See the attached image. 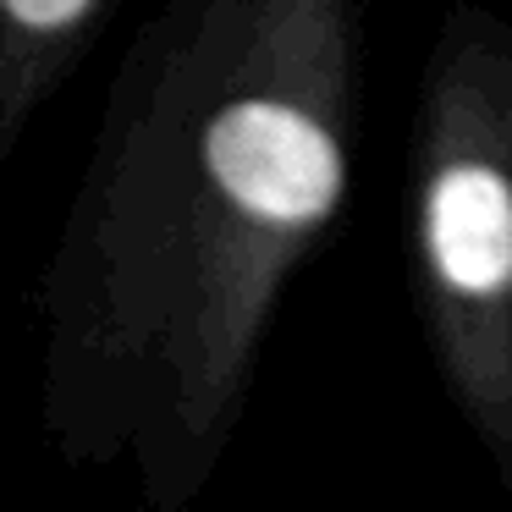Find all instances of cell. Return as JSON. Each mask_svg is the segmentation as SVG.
<instances>
[{
	"mask_svg": "<svg viewBox=\"0 0 512 512\" xmlns=\"http://www.w3.org/2000/svg\"><path fill=\"white\" fill-rule=\"evenodd\" d=\"M116 0H0V177L34 116L72 83Z\"/></svg>",
	"mask_w": 512,
	"mask_h": 512,
	"instance_id": "3",
	"label": "cell"
},
{
	"mask_svg": "<svg viewBox=\"0 0 512 512\" xmlns=\"http://www.w3.org/2000/svg\"><path fill=\"white\" fill-rule=\"evenodd\" d=\"M358 133V0H166L138 28L39 281L61 463L133 474L149 512L210 490Z\"/></svg>",
	"mask_w": 512,
	"mask_h": 512,
	"instance_id": "1",
	"label": "cell"
},
{
	"mask_svg": "<svg viewBox=\"0 0 512 512\" xmlns=\"http://www.w3.org/2000/svg\"><path fill=\"white\" fill-rule=\"evenodd\" d=\"M408 281L446 402L512 490V23L468 0L413 105Z\"/></svg>",
	"mask_w": 512,
	"mask_h": 512,
	"instance_id": "2",
	"label": "cell"
}]
</instances>
